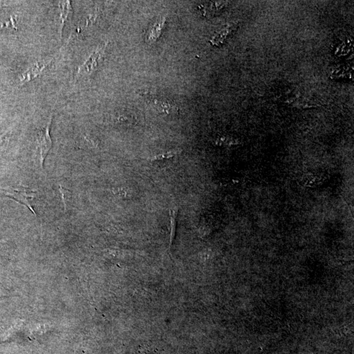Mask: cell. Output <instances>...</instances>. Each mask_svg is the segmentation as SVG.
Here are the masks:
<instances>
[{"instance_id":"cell-1","label":"cell","mask_w":354,"mask_h":354,"mask_svg":"<svg viewBox=\"0 0 354 354\" xmlns=\"http://www.w3.org/2000/svg\"><path fill=\"white\" fill-rule=\"evenodd\" d=\"M0 192L5 195L6 196L25 205L28 209L31 210L32 214L36 216V210H34L33 206L32 205V201L36 196V190H32V189L25 187V186H17V188L9 187L0 189Z\"/></svg>"},{"instance_id":"cell-3","label":"cell","mask_w":354,"mask_h":354,"mask_svg":"<svg viewBox=\"0 0 354 354\" xmlns=\"http://www.w3.org/2000/svg\"><path fill=\"white\" fill-rule=\"evenodd\" d=\"M104 47L100 48L95 51L94 53L91 54L88 59L78 69V75H82L83 74L85 75H90L92 73L93 69L97 66L98 60L101 58L102 54L104 51Z\"/></svg>"},{"instance_id":"cell-5","label":"cell","mask_w":354,"mask_h":354,"mask_svg":"<svg viewBox=\"0 0 354 354\" xmlns=\"http://www.w3.org/2000/svg\"><path fill=\"white\" fill-rule=\"evenodd\" d=\"M154 103H155L157 109L162 114L169 115L179 113V108L175 104L169 103V102L156 100Z\"/></svg>"},{"instance_id":"cell-10","label":"cell","mask_w":354,"mask_h":354,"mask_svg":"<svg viewBox=\"0 0 354 354\" xmlns=\"http://www.w3.org/2000/svg\"><path fill=\"white\" fill-rule=\"evenodd\" d=\"M136 354H159L157 351L149 347H140Z\"/></svg>"},{"instance_id":"cell-6","label":"cell","mask_w":354,"mask_h":354,"mask_svg":"<svg viewBox=\"0 0 354 354\" xmlns=\"http://www.w3.org/2000/svg\"><path fill=\"white\" fill-rule=\"evenodd\" d=\"M60 19H61V24L62 25V30L63 25H64V22L66 21V19L68 18L69 14L71 13L72 8L70 6V2L69 1L60 2Z\"/></svg>"},{"instance_id":"cell-8","label":"cell","mask_w":354,"mask_h":354,"mask_svg":"<svg viewBox=\"0 0 354 354\" xmlns=\"http://www.w3.org/2000/svg\"><path fill=\"white\" fill-rule=\"evenodd\" d=\"M181 149L174 150V151H169L168 153L158 154V155L154 156L153 158H151L150 160L152 161V162H155V161L169 159V158L175 157V156L178 155V154H181Z\"/></svg>"},{"instance_id":"cell-4","label":"cell","mask_w":354,"mask_h":354,"mask_svg":"<svg viewBox=\"0 0 354 354\" xmlns=\"http://www.w3.org/2000/svg\"><path fill=\"white\" fill-rule=\"evenodd\" d=\"M49 63L50 62L45 63V64L36 63L34 66L30 67V68L24 74L23 79L21 80L22 83H25V82L30 81V80L34 79V78L38 77L43 70V69L48 66Z\"/></svg>"},{"instance_id":"cell-7","label":"cell","mask_w":354,"mask_h":354,"mask_svg":"<svg viewBox=\"0 0 354 354\" xmlns=\"http://www.w3.org/2000/svg\"><path fill=\"white\" fill-rule=\"evenodd\" d=\"M59 191L62 196V201L65 211L68 209L69 206L72 203V193L70 191L67 189L63 188L62 186H59Z\"/></svg>"},{"instance_id":"cell-9","label":"cell","mask_w":354,"mask_h":354,"mask_svg":"<svg viewBox=\"0 0 354 354\" xmlns=\"http://www.w3.org/2000/svg\"><path fill=\"white\" fill-rule=\"evenodd\" d=\"M161 31V25H155L154 26L152 32H151V35H150V38L153 40V38H157L158 36H160Z\"/></svg>"},{"instance_id":"cell-2","label":"cell","mask_w":354,"mask_h":354,"mask_svg":"<svg viewBox=\"0 0 354 354\" xmlns=\"http://www.w3.org/2000/svg\"><path fill=\"white\" fill-rule=\"evenodd\" d=\"M52 118L44 129L41 130L38 134V145L41 167H43L47 154L52 148V140L50 136V128L51 125Z\"/></svg>"}]
</instances>
